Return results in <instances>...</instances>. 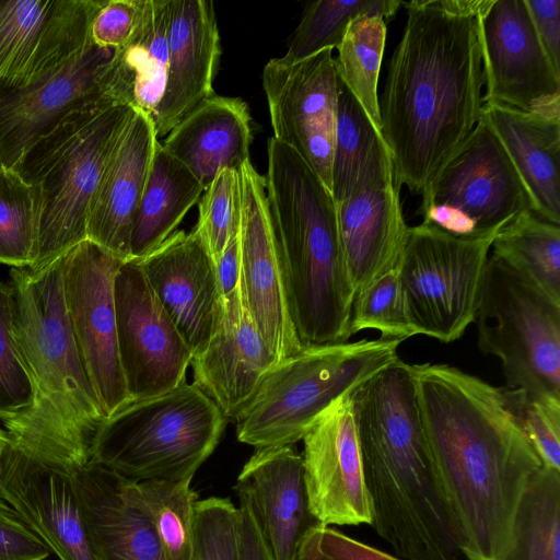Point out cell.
Wrapping results in <instances>:
<instances>
[{"label":"cell","instance_id":"obj_9","mask_svg":"<svg viewBox=\"0 0 560 560\" xmlns=\"http://www.w3.org/2000/svg\"><path fill=\"white\" fill-rule=\"evenodd\" d=\"M475 322L478 348L500 359L506 388L560 397V302L491 254Z\"/></svg>","mask_w":560,"mask_h":560},{"label":"cell","instance_id":"obj_43","mask_svg":"<svg viewBox=\"0 0 560 560\" xmlns=\"http://www.w3.org/2000/svg\"><path fill=\"white\" fill-rule=\"evenodd\" d=\"M192 560H240L237 506L230 499L197 500Z\"/></svg>","mask_w":560,"mask_h":560},{"label":"cell","instance_id":"obj_19","mask_svg":"<svg viewBox=\"0 0 560 560\" xmlns=\"http://www.w3.org/2000/svg\"><path fill=\"white\" fill-rule=\"evenodd\" d=\"M352 392L328 406L302 439L308 510L324 526L372 524L353 420Z\"/></svg>","mask_w":560,"mask_h":560},{"label":"cell","instance_id":"obj_36","mask_svg":"<svg viewBox=\"0 0 560 560\" xmlns=\"http://www.w3.org/2000/svg\"><path fill=\"white\" fill-rule=\"evenodd\" d=\"M402 1L398 0H316L306 3L300 23L293 32L285 62H298L319 51L337 48L346 31L359 16H395Z\"/></svg>","mask_w":560,"mask_h":560},{"label":"cell","instance_id":"obj_5","mask_svg":"<svg viewBox=\"0 0 560 560\" xmlns=\"http://www.w3.org/2000/svg\"><path fill=\"white\" fill-rule=\"evenodd\" d=\"M266 190L289 313L303 348L346 342L354 293L330 190L290 147L269 138Z\"/></svg>","mask_w":560,"mask_h":560},{"label":"cell","instance_id":"obj_48","mask_svg":"<svg viewBox=\"0 0 560 560\" xmlns=\"http://www.w3.org/2000/svg\"><path fill=\"white\" fill-rule=\"evenodd\" d=\"M536 34L553 68L560 72V1L524 0Z\"/></svg>","mask_w":560,"mask_h":560},{"label":"cell","instance_id":"obj_16","mask_svg":"<svg viewBox=\"0 0 560 560\" xmlns=\"http://www.w3.org/2000/svg\"><path fill=\"white\" fill-rule=\"evenodd\" d=\"M477 25L483 104L532 112L560 103V72L544 50L524 0H491Z\"/></svg>","mask_w":560,"mask_h":560},{"label":"cell","instance_id":"obj_51","mask_svg":"<svg viewBox=\"0 0 560 560\" xmlns=\"http://www.w3.org/2000/svg\"><path fill=\"white\" fill-rule=\"evenodd\" d=\"M294 560H335V559L326 556L320 550H318L314 546V544L306 537V535H304L299 545Z\"/></svg>","mask_w":560,"mask_h":560},{"label":"cell","instance_id":"obj_53","mask_svg":"<svg viewBox=\"0 0 560 560\" xmlns=\"http://www.w3.org/2000/svg\"><path fill=\"white\" fill-rule=\"evenodd\" d=\"M0 167H2V166L0 165Z\"/></svg>","mask_w":560,"mask_h":560},{"label":"cell","instance_id":"obj_14","mask_svg":"<svg viewBox=\"0 0 560 560\" xmlns=\"http://www.w3.org/2000/svg\"><path fill=\"white\" fill-rule=\"evenodd\" d=\"M262 86L273 138L293 149L330 190L338 103L332 49L298 62L270 59Z\"/></svg>","mask_w":560,"mask_h":560},{"label":"cell","instance_id":"obj_40","mask_svg":"<svg viewBox=\"0 0 560 560\" xmlns=\"http://www.w3.org/2000/svg\"><path fill=\"white\" fill-rule=\"evenodd\" d=\"M33 405V388L12 332V295L0 279V421L9 431Z\"/></svg>","mask_w":560,"mask_h":560},{"label":"cell","instance_id":"obj_30","mask_svg":"<svg viewBox=\"0 0 560 560\" xmlns=\"http://www.w3.org/2000/svg\"><path fill=\"white\" fill-rule=\"evenodd\" d=\"M168 4L170 0H140L133 33L115 49L105 77L110 100L152 119L166 85Z\"/></svg>","mask_w":560,"mask_h":560},{"label":"cell","instance_id":"obj_1","mask_svg":"<svg viewBox=\"0 0 560 560\" xmlns=\"http://www.w3.org/2000/svg\"><path fill=\"white\" fill-rule=\"evenodd\" d=\"M422 421L459 552L497 560L542 463L502 387L447 364H413Z\"/></svg>","mask_w":560,"mask_h":560},{"label":"cell","instance_id":"obj_25","mask_svg":"<svg viewBox=\"0 0 560 560\" xmlns=\"http://www.w3.org/2000/svg\"><path fill=\"white\" fill-rule=\"evenodd\" d=\"M158 142L152 118L135 109L108 155L90 203L86 238L122 260L130 259L132 221Z\"/></svg>","mask_w":560,"mask_h":560},{"label":"cell","instance_id":"obj_17","mask_svg":"<svg viewBox=\"0 0 560 560\" xmlns=\"http://www.w3.org/2000/svg\"><path fill=\"white\" fill-rule=\"evenodd\" d=\"M238 173L242 188L241 296L261 339L279 362L303 347L289 313L266 179L250 160L241 166Z\"/></svg>","mask_w":560,"mask_h":560},{"label":"cell","instance_id":"obj_29","mask_svg":"<svg viewBox=\"0 0 560 560\" xmlns=\"http://www.w3.org/2000/svg\"><path fill=\"white\" fill-rule=\"evenodd\" d=\"M252 140L247 104L214 94L183 118L161 144L206 189L222 170L238 172L250 160Z\"/></svg>","mask_w":560,"mask_h":560},{"label":"cell","instance_id":"obj_50","mask_svg":"<svg viewBox=\"0 0 560 560\" xmlns=\"http://www.w3.org/2000/svg\"><path fill=\"white\" fill-rule=\"evenodd\" d=\"M490 2L491 0H434L440 9L464 16H478Z\"/></svg>","mask_w":560,"mask_h":560},{"label":"cell","instance_id":"obj_28","mask_svg":"<svg viewBox=\"0 0 560 560\" xmlns=\"http://www.w3.org/2000/svg\"><path fill=\"white\" fill-rule=\"evenodd\" d=\"M396 183L366 188L336 205L343 257L355 296L396 268L408 228Z\"/></svg>","mask_w":560,"mask_h":560},{"label":"cell","instance_id":"obj_31","mask_svg":"<svg viewBox=\"0 0 560 560\" xmlns=\"http://www.w3.org/2000/svg\"><path fill=\"white\" fill-rule=\"evenodd\" d=\"M396 183L381 131L338 78L330 192L336 205L371 187Z\"/></svg>","mask_w":560,"mask_h":560},{"label":"cell","instance_id":"obj_26","mask_svg":"<svg viewBox=\"0 0 560 560\" xmlns=\"http://www.w3.org/2000/svg\"><path fill=\"white\" fill-rule=\"evenodd\" d=\"M252 495L262 535L276 560H294L310 513L303 458L293 445L256 448L237 480Z\"/></svg>","mask_w":560,"mask_h":560},{"label":"cell","instance_id":"obj_49","mask_svg":"<svg viewBox=\"0 0 560 560\" xmlns=\"http://www.w3.org/2000/svg\"><path fill=\"white\" fill-rule=\"evenodd\" d=\"M241 224V223H240ZM240 226L229 237L224 250L217 264L219 288L222 295L237 288L240 282Z\"/></svg>","mask_w":560,"mask_h":560},{"label":"cell","instance_id":"obj_8","mask_svg":"<svg viewBox=\"0 0 560 560\" xmlns=\"http://www.w3.org/2000/svg\"><path fill=\"white\" fill-rule=\"evenodd\" d=\"M400 342L381 337L305 347L279 361L237 415V440L255 448L293 445L336 399L398 360Z\"/></svg>","mask_w":560,"mask_h":560},{"label":"cell","instance_id":"obj_34","mask_svg":"<svg viewBox=\"0 0 560 560\" xmlns=\"http://www.w3.org/2000/svg\"><path fill=\"white\" fill-rule=\"evenodd\" d=\"M491 249L560 302V225L524 212L495 235Z\"/></svg>","mask_w":560,"mask_h":560},{"label":"cell","instance_id":"obj_13","mask_svg":"<svg viewBox=\"0 0 560 560\" xmlns=\"http://www.w3.org/2000/svg\"><path fill=\"white\" fill-rule=\"evenodd\" d=\"M114 301L118 355L130 402L186 382L192 353L137 259L118 268Z\"/></svg>","mask_w":560,"mask_h":560},{"label":"cell","instance_id":"obj_15","mask_svg":"<svg viewBox=\"0 0 560 560\" xmlns=\"http://www.w3.org/2000/svg\"><path fill=\"white\" fill-rule=\"evenodd\" d=\"M103 0H0V84L21 89L59 70L92 44Z\"/></svg>","mask_w":560,"mask_h":560},{"label":"cell","instance_id":"obj_10","mask_svg":"<svg viewBox=\"0 0 560 560\" xmlns=\"http://www.w3.org/2000/svg\"><path fill=\"white\" fill-rule=\"evenodd\" d=\"M422 223L457 237L495 236L533 202L510 156L481 117L421 191Z\"/></svg>","mask_w":560,"mask_h":560},{"label":"cell","instance_id":"obj_46","mask_svg":"<svg viewBox=\"0 0 560 560\" xmlns=\"http://www.w3.org/2000/svg\"><path fill=\"white\" fill-rule=\"evenodd\" d=\"M240 560H276L260 528L248 488L236 481Z\"/></svg>","mask_w":560,"mask_h":560},{"label":"cell","instance_id":"obj_32","mask_svg":"<svg viewBox=\"0 0 560 560\" xmlns=\"http://www.w3.org/2000/svg\"><path fill=\"white\" fill-rule=\"evenodd\" d=\"M203 186L158 142L130 234V259H142L168 238L197 203Z\"/></svg>","mask_w":560,"mask_h":560},{"label":"cell","instance_id":"obj_37","mask_svg":"<svg viewBox=\"0 0 560 560\" xmlns=\"http://www.w3.org/2000/svg\"><path fill=\"white\" fill-rule=\"evenodd\" d=\"M184 481L138 482L143 504L154 525L165 560H192L198 494Z\"/></svg>","mask_w":560,"mask_h":560},{"label":"cell","instance_id":"obj_20","mask_svg":"<svg viewBox=\"0 0 560 560\" xmlns=\"http://www.w3.org/2000/svg\"><path fill=\"white\" fill-rule=\"evenodd\" d=\"M114 55V48L91 45L31 85L15 89L0 84V165L12 168L30 145L69 113L108 97L105 77Z\"/></svg>","mask_w":560,"mask_h":560},{"label":"cell","instance_id":"obj_45","mask_svg":"<svg viewBox=\"0 0 560 560\" xmlns=\"http://www.w3.org/2000/svg\"><path fill=\"white\" fill-rule=\"evenodd\" d=\"M50 551L0 497V560H46Z\"/></svg>","mask_w":560,"mask_h":560},{"label":"cell","instance_id":"obj_39","mask_svg":"<svg viewBox=\"0 0 560 560\" xmlns=\"http://www.w3.org/2000/svg\"><path fill=\"white\" fill-rule=\"evenodd\" d=\"M364 329H374L382 338L400 341L418 335L407 314L397 268L384 273L355 296L351 336Z\"/></svg>","mask_w":560,"mask_h":560},{"label":"cell","instance_id":"obj_21","mask_svg":"<svg viewBox=\"0 0 560 560\" xmlns=\"http://www.w3.org/2000/svg\"><path fill=\"white\" fill-rule=\"evenodd\" d=\"M278 363L246 311L240 285L221 295L210 338L191 359L194 384L235 420Z\"/></svg>","mask_w":560,"mask_h":560},{"label":"cell","instance_id":"obj_6","mask_svg":"<svg viewBox=\"0 0 560 560\" xmlns=\"http://www.w3.org/2000/svg\"><path fill=\"white\" fill-rule=\"evenodd\" d=\"M135 109L101 97L65 116L12 167L35 191L36 271L86 240L90 203L108 155Z\"/></svg>","mask_w":560,"mask_h":560},{"label":"cell","instance_id":"obj_47","mask_svg":"<svg viewBox=\"0 0 560 560\" xmlns=\"http://www.w3.org/2000/svg\"><path fill=\"white\" fill-rule=\"evenodd\" d=\"M305 535L318 550L335 560H401L329 526L316 524Z\"/></svg>","mask_w":560,"mask_h":560},{"label":"cell","instance_id":"obj_33","mask_svg":"<svg viewBox=\"0 0 560 560\" xmlns=\"http://www.w3.org/2000/svg\"><path fill=\"white\" fill-rule=\"evenodd\" d=\"M497 560H560V470L542 466L530 477Z\"/></svg>","mask_w":560,"mask_h":560},{"label":"cell","instance_id":"obj_52","mask_svg":"<svg viewBox=\"0 0 560 560\" xmlns=\"http://www.w3.org/2000/svg\"><path fill=\"white\" fill-rule=\"evenodd\" d=\"M4 438H5V432L3 429L0 428V454H1V448H2V443H3Z\"/></svg>","mask_w":560,"mask_h":560},{"label":"cell","instance_id":"obj_2","mask_svg":"<svg viewBox=\"0 0 560 560\" xmlns=\"http://www.w3.org/2000/svg\"><path fill=\"white\" fill-rule=\"evenodd\" d=\"M401 5L407 21L378 98L381 133L397 186L421 194L480 120L485 80L477 16L434 0Z\"/></svg>","mask_w":560,"mask_h":560},{"label":"cell","instance_id":"obj_22","mask_svg":"<svg viewBox=\"0 0 560 560\" xmlns=\"http://www.w3.org/2000/svg\"><path fill=\"white\" fill-rule=\"evenodd\" d=\"M137 260L192 357L199 353L210 338L222 295L217 266L199 230L174 232Z\"/></svg>","mask_w":560,"mask_h":560},{"label":"cell","instance_id":"obj_41","mask_svg":"<svg viewBox=\"0 0 560 560\" xmlns=\"http://www.w3.org/2000/svg\"><path fill=\"white\" fill-rule=\"evenodd\" d=\"M502 392L542 466L560 470V397L506 387Z\"/></svg>","mask_w":560,"mask_h":560},{"label":"cell","instance_id":"obj_42","mask_svg":"<svg viewBox=\"0 0 560 560\" xmlns=\"http://www.w3.org/2000/svg\"><path fill=\"white\" fill-rule=\"evenodd\" d=\"M242 211L241 177L237 171L222 170L203 190L199 219L195 225L217 266L230 235L240 226Z\"/></svg>","mask_w":560,"mask_h":560},{"label":"cell","instance_id":"obj_27","mask_svg":"<svg viewBox=\"0 0 560 560\" xmlns=\"http://www.w3.org/2000/svg\"><path fill=\"white\" fill-rule=\"evenodd\" d=\"M481 117L515 166L534 213L560 225V103L532 112L488 103Z\"/></svg>","mask_w":560,"mask_h":560},{"label":"cell","instance_id":"obj_24","mask_svg":"<svg viewBox=\"0 0 560 560\" xmlns=\"http://www.w3.org/2000/svg\"><path fill=\"white\" fill-rule=\"evenodd\" d=\"M167 47L166 85L152 119L158 138L214 95L221 44L213 2L170 0Z\"/></svg>","mask_w":560,"mask_h":560},{"label":"cell","instance_id":"obj_12","mask_svg":"<svg viewBox=\"0 0 560 560\" xmlns=\"http://www.w3.org/2000/svg\"><path fill=\"white\" fill-rule=\"evenodd\" d=\"M124 261L88 238L61 256L69 323L105 418L130 402L118 355L114 301L115 275Z\"/></svg>","mask_w":560,"mask_h":560},{"label":"cell","instance_id":"obj_23","mask_svg":"<svg viewBox=\"0 0 560 560\" xmlns=\"http://www.w3.org/2000/svg\"><path fill=\"white\" fill-rule=\"evenodd\" d=\"M72 471L95 560H165L138 482L91 460Z\"/></svg>","mask_w":560,"mask_h":560},{"label":"cell","instance_id":"obj_38","mask_svg":"<svg viewBox=\"0 0 560 560\" xmlns=\"http://www.w3.org/2000/svg\"><path fill=\"white\" fill-rule=\"evenodd\" d=\"M37 218L34 189L13 168L0 167V264L32 266Z\"/></svg>","mask_w":560,"mask_h":560},{"label":"cell","instance_id":"obj_11","mask_svg":"<svg viewBox=\"0 0 560 560\" xmlns=\"http://www.w3.org/2000/svg\"><path fill=\"white\" fill-rule=\"evenodd\" d=\"M494 237H457L425 223L408 228L396 268L418 335L447 343L475 322Z\"/></svg>","mask_w":560,"mask_h":560},{"label":"cell","instance_id":"obj_3","mask_svg":"<svg viewBox=\"0 0 560 560\" xmlns=\"http://www.w3.org/2000/svg\"><path fill=\"white\" fill-rule=\"evenodd\" d=\"M351 399L371 525L401 560H457L413 364L396 360L353 389Z\"/></svg>","mask_w":560,"mask_h":560},{"label":"cell","instance_id":"obj_4","mask_svg":"<svg viewBox=\"0 0 560 560\" xmlns=\"http://www.w3.org/2000/svg\"><path fill=\"white\" fill-rule=\"evenodd\" d=\"M12 332L33 405L7 436L70 468L90 462L106 419L82 362L63 300L61 257L40 270L11 268Z\"/></svg>","mask_w":560,"mask_h":560},{"label":"cell","instance_id":"obj_44","mask_svg":"<svg viewBox=\"0 0 560 560\" xmlns=\"http://www.w3.org/2000/svg\"><path fill=\"white\" fill-rule=\"evenodd\" d=\"M140 0H103L90 26L91 44L100 48L121 47L136 27Z\"/></svg>","mask_w":560,"mask_h":560},{"label":"cell","instance_id":"obj_35","mask_svg":"<svg viewBox=\"0 0 560 560\" xmlns=\"http://www.w3.org/2000/svg\"><path fill=\"white\" fill-rule=\"evenodd\" d=\"M386 21L359 16L351 21L334 57L337 75L381 131L377 85L386 43Z\"/></svg>","mask_w":560,"mask_h":560},{"label":"cell","instance_id":"obj_7","mask_svg":"<svg viewBox=\"0 0 560 560\" xmlns=\"http://www.w3.org/2000/svg\"><path fill=\"white\" fill-rule=\"evenodd\" d=\"M228 420L194 383L129 402L98 428L90 460L136 482L192 480Z\"/></svg>","mask_w":560,"mask_h":560},{"label":"cell","instance_id":"obj_18","mask_svg":"<svg viewBox=\"0 0 560 560\" xmlns=\"http://www.w3.org/2000/svg\"><path fill=\"white\" fill-rule=\"evenodd\" d=\"M0 497L59 560H95L72 468L21 448L7 433L0 454Z\"/></svg>","mask_w":560,"mask_h":560}]
</instances>
